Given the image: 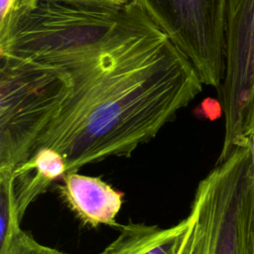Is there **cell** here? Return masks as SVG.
Here are the masks:
<instances>
[{
	"label": "cell",
	"instance_id": "7c38bea8",
	"mask_svg": "<svg viewBox=\"0 0 254 254\" xmlns=\"http://www.w3.org/2000/svg\"><path fill=\"white\" fill-rule=\"evenodd\" d=\"M245 254H254V176L252 179L248 199Z\"/></svg>",
	"mask_w": 254,
	"mask_h": 254
},
{
	"label": "cell",
	"instance_id": "9c48e42d",
	"mask_svg": "<svg viewBox=\"0 0 254 254\" xmlns=\"http://www.w3.org/2000/svg\"><path fill=\"white\" fill-rule=\"evenodd\" d=\"M14 171L0 170V251L21 229L17 212L14 187Z\"/></svg>",
	"mask_w": 254,
	"mask_h": 254
},
{
	"label": "cell",
	"instance_id": "8992f818",
	"mask_svg": "<svg viewBox=\"0 0 254 254\" xmlns=\"http://www.w3.org/2000/svg\"><path fill=\"white\" fill-rule=\"evenodd\" d=\"M189 224V215L167 228L129 222L120 225V234L99 254H179Z\"/></svg>",
	"mask_w": 254,
	"mask_h": 254
},
{
	"label": "cell",
	"instance_id": "5bb4252c",
	"mask_svg": "<svg viewBox=\"0 0 254 254\" xmlns=\"http://www.w3.org/2000/svg\"><path fill=\"white\" fill-rule=\"evenodd\" d=\"M247 147L249 148L251 158H252V162H253V167H254V134H251L249 136L248 142H247Z\"/></svg>",
	"mask_w": 254,
	"mask_h": 254
},
{
	"label": "cell",
	"instance_id": "4fadbf2b",
	"mask_svg": "<svg viewBox=\"0 0 254 254\" xmlns=\"http://www.w3.org/2000/svg\"><path fill=\"white\" fill-rule=\"evenodd\" d=\"M0 23L5 22L15 8L17 0H0Z\"/></svg>",
	"mask_w": 254,
	"mask_h": 254
},
{
	"label": "cell",
	"instance_id": "52a82bcc",
	"mask_svg": "<svg viewBox=\"0 0 254 254\" xmlns=\"http://www.w3.org/2000/svg\"><path fill=\"white\" fill-rule=\"evenodd\" d=\"M66 173V161L58 151L41 148L14 170V193L17 212L22 219L27 207L53 182Z\"/></svg>",
	"mask_w": 254,
	"mask_h": 254
},
{
	"label": "cell",
	"instance_id": "ba28073f",
	"mask_svg": "<svg viewBox=\"0 0 254 254\" xmlns=\"http://www.w3.org/2000/svg\"><path fill=\"white\" fill-rule=\"evenodd\" d=\"M189 217V228L179 254H209V199L205 178L195 190Z\"/></svg>",
	"mask_w": 254,
	"mask_h": 254
},
{
	"label": "cell",
	"instance_id": "9a60e30c",
	"mask_svg": "<svg viewBox=\"0 0 254 254\" xmlns=\"http://www.w3.org/2000/svg\"><path fill=\"white\" fill-rule=\"evenodd\" d=\"M251 134H254V100H253V106H252V125H251Z\"/></svg>",
	"mask_w": 254,
	"mask_h": 254
},
{
	"label": "cell",
	"instance_id": "7a4b0ae2",
	"mask_svg": "<svg viewBox=\"0 0 254 254\" xmlns=\"http://www.w3.org/2000/svg\"><path fill=\"white\" fill-rule=\"evenodd\" d=\"M218 93L224 137L217 162L247 146L254 100V0H227L224 75Z\"/></svg>",
	"mask_w": 254,
	"mask_h": 254
},
{
	"label": "cell",
	"instance_id": "6da1fadb",
	"mask_svg": "<svg viewBox=\"0 0 254 254\" xmlns=\"http://www.w3.org/2000/svg\"><path fill=\"white\" fill-rule=\"evenodd\" d=\"M8 29L54 52L69 72L62 107L35 148L62 154L66 173L129 157L202 90L192 63L136 1L41 2L15 13Z\"/></svg>",
	"mask_w": 254,
	"mask_h": 254
},
{
	"label": "cell",
	"instance_id": "8fae6325",
	"mask_svg": "<svg viewBox=\"0 0 254 254\" xmlns=\"http://www.w3.org/2000/svg\"><path fill=\"white\" fill-rule=\"evenodd\" d=\"M133 1H135V0H17L14 10L19 9V8L31 7V6H34V5H36L38 3H41V2H59V3L72 4V5H84V6L112 7V8H114V7L126 6V5L130 4Z\"/></svg>",
	"mask_w": 254,
	"mask_h": 254
},
{
	"label": "cell",
	"instance_id": "277c9868",
	"mask_svg": "<svg viewBox=\"0 0 254 254\" xmlns=\"http://www.w3.org/2000/svg\"><path fill=\"white\" fill-rule=\"evenodd\" d=\"M254 167L249 148L233 150L204 177L209 199V254H245Z\"/></svg>",
	"mask_w": 254,
	"mask_h": 254
},
{
	"label": "cell",
	"instance_id": "3957f363",
	"mask_svg": "<svg viewBox=\"0 0 254 254\" xmlns=\"http://www.w3.org/2000/svg\"><path fill=\"white\" fill-rule=\"evenodd\" d=\"M194 65L205 85L224 75L227 0H135Z\"/></svg>",
	"mask_w": 254,
	"mask_h": 254
},
{
	"label": "cell",
	"instance_id": "30bf717a",
	"mask_svg": "<svg viewBox=\"0 0 254 254\" xmlns=\"http://www.w3.org/2000/svg\"><path fill=\"white\" fill-rule=\"evenodd\" d=\"M0 254H65L58 249L41 244L24 230H18Z\"/></svg>",
	"mask_w": 254,
	"mask_h": 254
},
{
	"label": "cell",
	"instance_id": "5b68a950",
	"mask_svg": "<svg viewBox=\"0 0 254 254\" xmlns=\"http://www.w3.org/2000/svg\"><path fill=\"white\" fill-rule=\"evenodd\" d=\"M58 190L69 209L79 220L90 227L100 224L117 227L121 224L116 216L122 206L123 193L113 189L100 178L65 173Z\"/></svg>",
	"mask_w": 254,
	"mask_h": 254
}]
</instances>
